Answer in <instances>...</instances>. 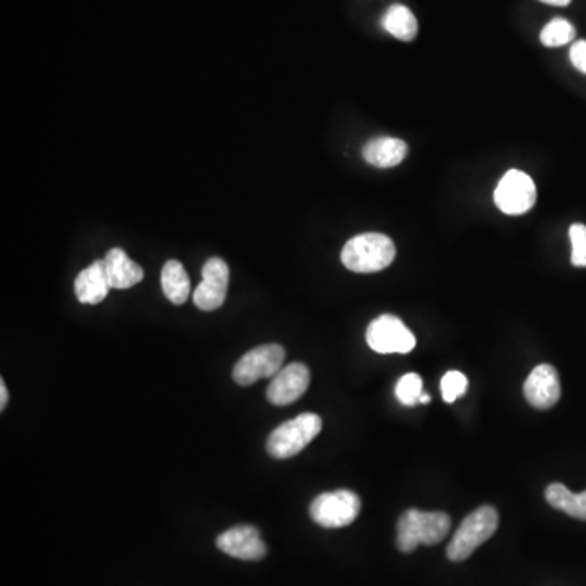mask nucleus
I'll use <instances>...</instances> for the list:
<instances>
[{
    "label": "nucleus",
    "instance_id": "8",
    "mask_svg": "<svg viewBox=\"0 0 586 586\" xmlns=\"http://www.w3.org/2000/svg\"><path fill=\"white\" fill-rule=\"evenodd\" d=\"M367 344L378 354H409L416 336L398 316L381 315L367 328Z\"/></svg>",
    "mask_w": 586,
    "mask_h": 586
},
{
    "label": "nucleus",
    "instance_id": "3",
    "mask_svg": "<svg viewBox=\"0 0 586 586\" xmlns=\"http://www.w3.org/2000/svg\"><path fill=\"white\" fill-rule=\"evenodd\" d=\"M323 429V420L313 412L300 414L279 425L267 438L266 450L276 460H289L310 445Z\"/></svg>",
    "mask_w": 586,
    "mask_h": 586
},
{
    "label": "nucleus",
    "instance_id": "10",
    "mask_svg": "<svg viewBox=\"0 0 586 586\" xmlns=\"http://www.w3.org/2000/svg\"><path fill=\"white\" fill-rule=\"evenodd\" d=\"M310 386L307 365L295 362L285 365L267 386L266 396L274 406H289L302 398Z\"/></svg>",
    "mask_w": 586,
    "mask_h": 586
},
{
    "label": "nucleus",
    "instance_id": "19",
    "mask_svg": "<svg viewBox=\"0 0 586 586\" xmlns=\"http://www.w3.org/2000/svg\"><path fill=\"white\" fill-rule=\"evenodd\" d=\"M575 35H577V30L569 20L554 18L543 28L539 40L546 48H560V46L572 43L575 40Z\"/></svg>",
    "mask_w": 586,
    "mask_h": 586
},
{
    "label": "nucleus",
    "instance_id": "26",
    "mask_svg": "<svg viewBox=\"0 0 586 586\" xmlns=\"http://www.w3.org/2000/svg\"><path fill=\"white\" fill-rule=\"evenodd\" d=\"M430 401H432V398H430V394H422V396H420V404H429Z\"/></svg>",
    "mask_w": 586,
    "mask_h": 586
},
{
    "label": "nucleus",
    "instance_id": "18",
    "mask_svg": "<svg viewBox=\"0 0 586 586\" xmlns=\"http://www.w3.org/2000/svg\"><path fill=\"white\" fill-rule=\"evenodd\" d=\"M546 500L551 507L569 517L586 521V490L582 494H573L564 484L554 482L546 489Z\"/></svg>",
    "mask_w": 586,
    "mask_h": 586
},
{
    "label": "nucleus",
    "instance_id": "4",
    "mask_svg": "<svg viewBox=\"0 0 586 586\" xmlns=\"http://www.w3.org/2000/svg\"><path fill=\"white\" fill-rule=\"evenodd\" d=\"M499 528V513L494 507L484 505L464 518L460 528L448 544L447 556L453 562H463L473 556L477 547L489 541Z\"/></svg>",
    "mask_w": 586,
    "mask_h": 586
},
{
    "label": "nucleus",
    "instance_id": "25",
    "mask_svg": "<svg viewBox=\"0 0 586 586\" xmlns=\"http://www.w3.org/2000/svg\"><path fill=\"white\" fill-rule=\"evenodd\" d=\"M539 2H543V4L547 5H554V7H567L572 0H539Z\"/></svg>",
    "mask_w": 586,
    "mask_h": 586
},
{
    "label": "nucleus",
    "instance_id": "13",
    "mask_svg": "<svg viewBox=\"0 0 586 586\" xmlns=\"http://www.w3.org/2000/svg\"><path fill=\"white\" fill-rule=\"evenodd\" d=\"M103 263H105L106 276L110 280L111 289H131L144 279V269L134 263L121 248L108 251Z\"/></svg>",
    "mask_w": 586,
    "mask_h": 586
},
{
    "label": "nucleus",
    "instance_id": "1",
    "mask_svg": "<svg viewBox=\"0 0 586 586\" xmlns=\"http://www.w3.org/2000/svg\"><path fill=\"white\" fill-rule=\"evenodd\" d=\"M396 258V246L383 233H362L350 238L342 248L341 261L352 272L370 274L383 271Z\"/></svg>",
    "mask_w": 586,
    "mask_h": 586
},
{
    "label": "nucleus",
    "instance_id": "11",
    "mask_svg": "<svg viewBox=\"0 0 586 586\" xmlns=\"http://www.w3.org/2000/svg\"><path fill=\"white\" fill-rule=\"evenodd\" d=\"M217 547L227 556L240 560H261L267 554L258 528L248 525L235 526L220 534Z\"/></svg>",
    "mask_w": 586,
    "mask_h": 586
},
{
    "label": "nucleus",
    "instance_id": "2",
    "mask_svg": "<svg viewBox=\"0 0 586 586\" xmlns=\"http://www.w3.org/2000/svg\"><path fill=\"white\" fill-rule=\"evenodd\" d=\"M451 520L447 513L420 512L411 508L398 521V547L403 552H414L420 544L433 546L442 543L450 533Z\"/></svg>",
    "mask_w": 586,
    "mask_h": 586
},
{
    "label": "nucleus",
    "instance_id": "12",
    "mask_svg": "<svg viewBox=\"0 0 586 586\" xmlns=\"http://www.w3.org/2000/svg\"><path fill=\"white\" fill-rule=\"evenodd\" d=\"M525 398L531 406L541 411L556 406L560 399L559 373L552 365H538L526 378L523 388Z\"/></svg>",
    "mask_w": 586,
    "mask_h": 586
},
{
    "label": "nucleus",
    "instance_id": "9",
    "mask_svg": "<svg viewBox=\"0 0 586 586\" xmlns=\"http://www.w3.org/2000/svg\"><path fill=\"white\" fill-rule=\"evenodd\" d=\"M230 269L224 259L210 258L202 267V282L194 290L193 300L199 310H219L227 298Z\"/></svg>",
    "mask_w": 586,
    "mask_h": 586
},
{
    "label": "nucleus",
    "instance_id": "20",
    "mask_svg": "<svg viewBox=\"0 0 586 586\" xmlns=\"http://www.w3.org/2000/svg\"><path fill=\"white\" fill-rule=\"evenodd\" d=\"M422 394H424L422 378L417 373H407L396 385V398L404 406H416V404H419Z\"/></svg>",
    "mask_w": 586,
    "mask_h": 586
},
{
    "label": "nucleus",
    "instance_id": "5",
    "mask_svg": "<svg viewBox=\"0 0 586 586\" xmlns=\"http://www.w3.org/2000/svg\"><path fill=\"white\" fill-rule=\"evenodd\" d=\"M362 502L352 490H334L318 495L311 502L310 515L323 528H344L359 517Z\"/></svg>",
    "mask_w": 586,
    "mask_h": 586
},
{
    "label": "nucleus",
    "instance_id": "15",
    "mask_svg": "<svg viewBox=\"0 0 586 586\" xmlns=\"http://www.w3.org/2000/svg\"><path fill=\"white\" fill-rule=\"evenodd\" d=\"M409 147L406 142L394 137H377L368 140L362 150V157L365 162L377 168L398 167L399 163L406 158Z\"/></svg>",
    "mask_w": 586,
    "mask_h": 586
},
{
    "label": "nucleus",
    "instance_id": "16",
    "mask_svg": "<svg viewBox=\"0 0 586 586\" xmlns=\"http://www.w3.org/2000/svg\"><path fill=\"white\" fill-rule=\"evenodd\" d=\"M381 25L396 40L406 41V43L416 40L417 33H419L416 15L412 14L406 5H391L381 18Z\"/></svg>",
    "mask_w": 586,
    "mask_h": 586
},
{
    "label": "nucleus",
    "instance_id": "22",
    "mask_svg": "<svg viewBox=\"0 0 586 586\" xmlns=\"http://www.w3.org/2000/svg\"><path fill=\"white\" fill-rule=\"evenodd\" d=\"M572 241V264L575 267H586V225L573 224L569 230Z\"/></svg>",
    "mask_w": 586,
    "mask_h": 586
},
{
    "label": "nucleus",
    "instance_id": "23",
    "mask_svg": "<svg viewBox=\"0 0 586 586\" xmlns=\"http://www.w3.org/2000/svg\"><path fill=\"white\" fill-rule=\"evenodd\" d=\"M570 61L578 72L586 75V40L575 41L572 44Z\"/></svg>",
    "mask_w": 586,
    "mask_h": 586
},
{
    "label": "nucleus",
    "instance_id": "7",
    "mask_svg": "<svg viewBox=\"0 0 586 586\" xmlns=\"http://www.w3.org/2000/svg\"><path fill=\"white\" fill-rule=\"evenodd\" d=\"M536 184L525 171L510 170L495 188V206L507 215H523L536 204Z\"/></svg>",
    "mask_w": 586,
    "mask_h": 586
},
{
    "label": "nucleus",
    "instance_id": "21",
    "mask_svg": "<svg viewBox=\"0 0 586 586\" xmlns=\"http://www.w3.org/2000/svg\"><path fill=\"white\" fill-rule=\"evenodd\" d=\"M468 390V378L461 372H448L442 378V396L445 403H455Z\"/></svg>",
    "mask_w": 586,
    "mask_h": 586
},
{
    "label": "nucleus",
    "instance_id": "6",
    "mask_svg": "<svg viewBox=\"0 0 586 586\" xmlns=\"http://www.w3.org/2000/svg\"><path fill=\"white\" fill-rule=\"evenodd\" d=\"M285 349L279 344H266L246 352L233 367V380L240 386H250L264 378H274L282 370Z\"/></svg>",
    "mask_w": 586,
    "mask_h": 586
},
{
    "label": "nucleus",
    "instance_id": "14",
    "mask_svg": "<svg viewBox=\"0 0 586 586\" xmlns=\"http://www.w3.org/2000/svg\"><path fill=\"white\" fill-rule=\"evenodd\" d=\"M75 295L80 303L85 305H98L105 300L111 290L110 280L106 276L103 259L90 264L87 269L80 272L74 285Z\"/></svg>",
    "mask_w": 586,
    "mask_h": 586
},
{
    "label": "nucleus",
    "instance_id": "17",
    "mask_svg": "<svg viewBox=\"0 0 586 586\" xmlns=\"http://www.w3.org/2000/svg\"><path fill=\"white\" fill-rule=\"evenodd\" d=\"M160 280H162L163 293L171 303L183 305L188 300L191 293V280L180 261L176 259L167 261V264L163 266Z\"/></svg>",
    "mask_w": 586,
    "mask_h": 586
},
{
    "label": "nucleus",
    "instance_id": "24",
    "mask_svg": "<svg viewBox=\"0 0 586 586\" xmlns=\"http://www.w3.org/2000/svg\"><path fill=\"white\" fill-rule=\"evenodd\" d=\"M0 409L4 411L5 406L9 403V391H7V386H5L4 381H0Z\"/></svg>",
    "mask_w": 586,
    "mask_h": 586
}]
</instances>
